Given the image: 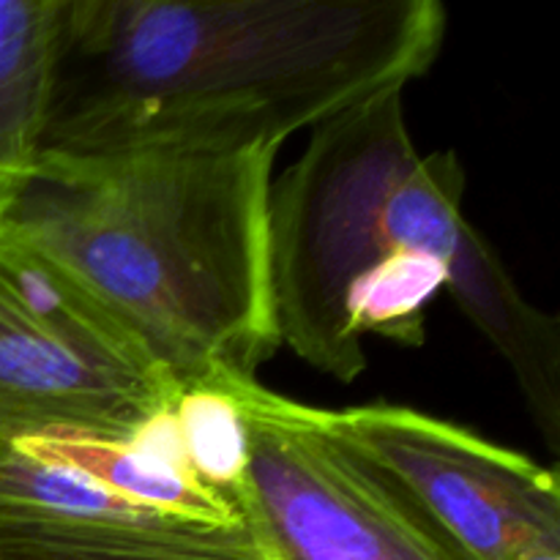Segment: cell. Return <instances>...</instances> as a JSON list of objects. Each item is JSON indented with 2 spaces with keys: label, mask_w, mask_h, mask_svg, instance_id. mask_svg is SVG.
<instances>
[{
  "label": "cell",
  "mask_w": 560,
  "mask_h": 560,
  "mask_svg": "<svg viewBox=\"0 0 560 560\" xmlns=\"http://www.w3.org/2000/svg\"><path fill=\"white\" fill-rule=\"evenodd\" d=\"M443 38L438 0H63L38 164L279 151Z\"/></svg>",
  "instance_id": "cell-1"
},
{
  "label": "cell",
  "mask_w": 560,
  "mask_h": 560,
  "mask_svg": "<svg viewBox=\"0 0 560 560\" xmlns=\"http://www.w3.org/2000/svg\"><path fill=\"white\" fill-rule=\"evenodd\" d=\"M465 167L424 156L392 88L312 129L271 184L268 271L279 342L339 383L366 370L364 337L424 342L441 288L495 345L536 427L560 448V326L530 304L465 219Z\"/></svg>",
  "instance_id": "cell-2"
},
{
  "label": "cell",
  "mask_w": 560,
  "mask_h": 560,
  "mask_svg": "<svg viewBox=\"0 0 560 560\" xmlns=\"http://www.w3.org/2000/svg\"><path fill=\"white\" fill-rule=\"evenodd\" d=\"M273 148L42 162L0 233L47 260L184 394L255 383L282 348L268 271Z\"/></svg>",
  "instance_id": "cell-3"
},
{
  "label": "cell",
  "mask_w": 560,
  "mask_h": 560,
  "mask_svg": "<svg viewBox=\"0 0 560 560\" xmlns=\"http://www.w3.org/2000/svg\"><path fill=\"white\" fill-rule=\"evenodd\" d=\"M184 392L47 260L0 233V427L135 438Z\"/></svg>",
  "instance_id": "cell-4"
},
{
  "label": "cell",
  "mask_w": 560,
  "mask_h": 560,
  "mask_svg": "<svg viewBox=\"0 0 560 560\" xmlns=\"http://www.w3.org/2000/svg\"><path fill=\"white\" fill-rule=\"evenodd\" d=\"M241 509L273 560H459L366 465L317 408L238 383Z\"/></svg>",
  "instance_id": "cell-5"
},
{
  "label": "cell",
  "mask_w": 560,
  "mask_h": 560,
  "mask_svg": "<svg viewBox=\"0 0 560 560\" xmlns=\"http://www.w3.org/2000/svg\"><path fill=\"white\" fill-rule=\"evenodd\" d=\"M317 419L459 560L560 547L558 474L525 454L399 405L317 410Z\"/></svg>",
  "instance_id": "cell-6"
},
{
  "label": "cell",
  "mask_w": 560,
  "mask_h": 560,
  "mask_svg": "<svg viewBox=\"0 0 560 560\" xmlns=\"http://www.w3.org/2000/svg\"><path fill=\"white\" fill-rule=\"evenodd\" d=\"M0 560H273L246 523L0 517Z\"/></svg>",
  "instance_id": "cell-7"
},
{
  "label": "cell",
  "mask_w": 560,
  "mask_h": 560,
  "mask_svg": "<svg viewBox=\"0 0 560 560\" xmlns=\"http://www.w3.org/2000/svg\"><path fill=\"white\" fill-rule=\"evenodd\" d=\"M63 0H0V191L38 167Z\"/></svg>",
  "instance_id": "cell-8"
},
{
  "label": "cell",
  "mask_w": 560,
  "mask_h": 560,
  "mask_svg": "<svg viewBox=\"0 0 560 560\" xmlns=\"http://www.w3.org/2000/svg\"><path fill=\"white\" fill-rule=\"evenodd\" d=\"M520 560H560V547H541V550L528 552Z\"/></svg>",
  "instance_id": "cell-9"
}]
</instances>
